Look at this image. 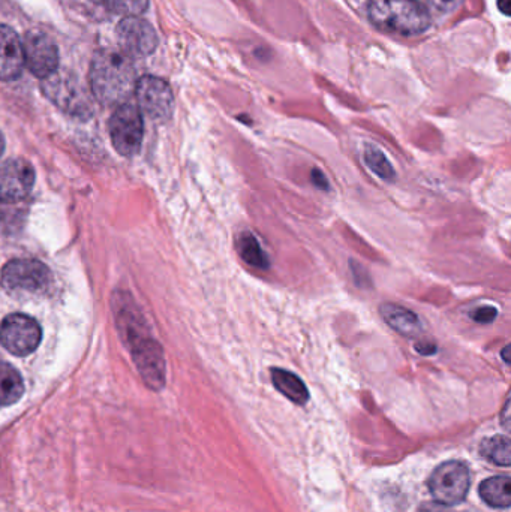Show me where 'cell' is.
Listing matches in <instances>:
<instances>
[{
	"label": "cell",
	"instance_id": "cell-1",
	"mask_svg": "<svg viewBox=\"0 0 511 512\" xmlns=\"http://www.w3.org/2000/svg\"><path fill=\"white\" fill-rule=\"evenodd\" d=\"M89 78L93 96L108 107L125 104L137 86L131 59L114 48L95 54Z\"/></svg>",
	"mask_w": 511,
	"mask_h": 512
},
{
	"label": "cell",
	"instance_id": "cell-2",
	"mask_svg": "<svg viewBox=\"0 0 511 512\" xmlns=\"http://www.w3.org/2000/svg\"><path fill=\"white\" fill-rule=\"evenodd\" d=\"M368 14L378 29L395 35H422L431 27V15L419 0H371Z\"/></svg>",
	"mask_w": 511,
	"mask_h": 512
},
{
	"label": "cell",
	"instance_id": "cell-3",
	"mask_svg": "<svg viewBox=\"0 0 511 512\" xmlns=\"http://www.w3.org/2000/svg\"><path fill=\"white\" fill-rule=\"evenodd\" d=\"M42 92L69 116L89 119L93 114V99L83 81L69 71H59L42 80Z\"/></svg>",
	"mask_w": 511,
	"mask_h": 512
},
{
	"label": "cell",
	"instance_id": "cell-4",
	"mask_svg": "<svg viewBox=\"0 0 511 512\" xmlns=\"http://www.w3.org/2000/svg\"><path fill=\"white\" fill-rule=\"evenodd\" d=\"M470 486V469L456 460L438 466L429 478V490L435 501L447 507L461 504L467 498Z\"/></svg>",
	"mask_w": 511,
	"mask_h": 512
},
{
	"label": "cell",
	"instance_id": "cell-5",
	"mask_svg": "<svg viewBox=\"0 0 511 512\" xmlns=\"http://www.w3.org/2000/svg\"><path fill=\"white\" fill-rule=\"evenodd\" d=\"M144 125L140 110L135 105H119L110 119V135L114 149L122 156L137 155L143 143Z\"/></svg>",
	"mask_w": 511,
	"mask_h": 512
},
{
	"label": "cell",
	"instance_id": "cell-6",
	"mask_svg": "<svg viewBox=\"0 0 511 512\" xmlns=\"http://www.w3.org/2000/svg\"><path fill=\"white\" fill-rule=\"evenodd\" d=\"M51 271L38 259H12L2 270V285L8 291L39 294L50 288Z\"/></svg>",
	"mask_w": 511,
	"mask_h": 512
},
{
	"label": "cell",
	"instance_id": "cell-7",
	"mask_svg": "<svg viewBox=\"0 0 511 512\" xmlns=\"http://www.w3.org/2000/svg\"><path fill=\"white\" fill-rule=\"evenodd\" d=\"M42 330L38 321L23 313L6 316L0 325V343L17 357H26L38 349Z\"/></svg>",
	"mask_w": 511,
	"mask_h": 512
},
{
	"label": "cell",
	"instance_id": "cell-8",
	"mask_svg": "<svg viewBox=\"0 0 511 512\" xmlns=\"http://www.w3.org/2000/svg\"><path fill=\"white\" fill-rule=\"evenodd\" d=\"M138 105L155 122H165L170 119L174 110V96L171 87L158 77L141 78L135 86Z\"/></svg>",
	"mask_w": 511,
	"mask_h": 512
},
{
	"label": "cell",
	"instance_id": "cell-9",
	"mask_svg": "<svg viewBox=\"0 0 511 512\" xmlns=\"http://www.w3.org/2000/svg\"><path fill=\"white\" fill-rule=\"evenodd\" d=\"M24 65L44 80L59 69V51L50 36L41 30H30L23 41Z\"/></svg>",
	"mask_w": 511,
	"mask_h": 512
},
{
	"label": "cell",
	"instance_id": "cell-10",
	"mask_svg": "<svg viewBox=\"0 0 511 512\" xmlns=\"http://www.w3.org/2000/svg\"><path fill=\"white\" fill-rule=\"evenodd\" d=\"M117 41L123 54L131 57H146L155 51L158 35L147 21L138 17H125L116 29Z\"/></svg>",
	"mask_w": 511,
	"mask_h": 512
},
{
	"label": "cell",
	"instance_id": "cell-11",
	"mask_svg": "<svg viewBox=\"0 0 511 512\" xmlns=\"http://www.w3.org/2000/svg\"><path fill=\"white\" fill-rule=\"evenodd\" d=\"M35 185V170L23 159L0 165V201L6 204L24 200Z\"/></svg>",
	"mask_w": 511,
	"mask_h": 512
},
{
	"label": "cell",
	"instance_id": "cell-12",
	"mask_svg": "<svg viewBox=\"0 0 511 512\" xmlns=\"http://www.w3.org/2000/svg\"><path fill=\"white\" fill-rule=\"evenodd\" d=\"M23 68V42L11 27L0 26V80H15Z\"/></svg>",
	"mask_w": 511,
	"mask_h": 512
},
{
	"label": "cell",
	"instance_id": "cell-13",
	"mask_svg": "<svg viewBox=\"0 0 511 512\" xmlns=\"http://www.w3.org/2000/svg\"><path fill=\"white\" fill-rule=\"evenodd\" d=\"M380 313L387 325H390L401 336L413 339L422 334V321L416 313L411 312L407 307L386 303L380 307Z\"/></svg>",
	"mask_w": 511,
	"mask_h": 512
},
{
	"label": "cell",
	"instance_id": "cell-14",
	"mask_svg": "<svg viewBox=\"0 0 511 512\" xmlns=\"http://www.w3.org/2000/svg\"><path fill=\"white\" fill-rule=\"evenodd\" d=\"M270 375L276 390L288 400L299 406H305L309 402L308 388L299 376L284 369H272Z\"/></svg>",
	"mask_w": 511,
	"mask_h": 512
},
{
	"label": "cell",
	"instance_id": "cell-15",
	"mask_svg": "<svg viewBox=\"0 0 511 512\" xmlns=\"http://www.w3.org/2000/svg\"><path fill=\"white\" fill-rule=\"evenodd\" d=\"M23 394L24 382L18 370L9 364H0V406L14 405Z\"/></svg>",
	"mask_w": 511,
	"mask_h": 512
},
{
	"label": "cell",
	"instance_id": "cell-16",
	"mask_svg": "<svg viewBox=\"0 0 511 512\" xmlns=\"http://www.w3.org/2000/svg\"><path fill=\"white\" fill-rule=\"evenodd\" d=\"M480 496L494 508H509L511 504V481L509 477H494L480 484Z\"/></svg>",
	"mask_w": 511,
	"mask_h": 512
},
{
	"label": "cell",
	"instance_id": "cell-17",
	"mask_svg": "<svg viewBox=\"0 0 511 512\" xmlns=\"http://www.w3.org/2000/svg\"><path fill=\"white\" fill-rule=\"evenodd\" d=\"M237 252L242 256L243 261L248 262L249 265L255 268L266 270L269 268L270 261L267 258L266 252L261 248L260 242L257 237L252 233L240 234L237 239Z\"/></svg>",
	"mask_w": 511,
	"mask_h": 512
},
{
	"label": "cell",
	"instance_id": "cell-18",
	"mask_svg": "<svg viewBox=\"0 0 511 512\" xmlns=\"http://www.w3.org/2000/svg\"><path fill=\"white\" fill-rule=\"evenodd\" d=\"M480 453L495 465L503 468H509L511 465V444L507 436L498 435L486 439L480 447Z\"/></svg>",
	"mask_w": 511,
	"mask_h": 512
},
{
	"label": "cell",
	"instance_id": "cell-19",
	"mask_svg": "<svg viewBox=\"0 0 511 512\" xmlns=\"http://www.w3.org/2000/svg\"><path fill=\"white\" fill-rule=\"evenodd\" d=\"M365 164L375 176L383 179L384 182H395L396 173L393 165L390 164L383 150L378 149L374 144H368L365 149Z\"/></svg>",
	"mask_w": 511,
	"mask_h": 512
},
{
	"label": "cell",
	"instance_id": "cell-20",
	"mask_svg": "<svg viewBox=\"0 0 511 512\" xmlns=\"http://www.w3.org/2000/svg\"><path fill=\"white\" fill-rule=\"evenodd\" d=\"M105 5L123 17H138L146 11L149 0H104Z\"/></svg>",
	"mask_w": 511,
	"mask_h": 512
},
{
	"label": "cell",
	"instance_id": "cell-21",
	"mask_svg": "<svg viewBox=\"0 0 511 512\" xmlns=\"http://www.w3.org/2000/svg\"><path fill=\"white\" fill-rule=\"evenodd\" d=\"M498 310L497 307L494 306H482L479 309L474 310L471 313V318L474 321L479 322V324H491L497 319Z\"/></svg>",
	"mask_w": 511,
	"mask_h": 512
},
{
	"label": "cell",
	"instance_id": "cell-22",
	"mask_svg": "<svg viewBox=\"0 0 511 512\" xmlns=\"http://www.w3.org/2000/svg\"><path fill=\"white\" fill-rule=\"evenodd\" d=\"M350 264L351 273H353L356 285L359 286V288H369V286H371V277H369V273L365 270V267L356 261H351Z\"/></svg>",
	"mask_w": 511,
	"mask_h": 512
},
{
	"label": "cell",
	"instance_id": "cell-23",
	"mask_svg": "<svg viewBox=\"0 0 511 512\" xmlns=\"http://www.w3.org/2000/svg\"><path fill=\"white\" fill-rule=\"evenodd\" d=\"M432 8L441 12H452L461 5L462 0H428Z\"/></svg>",
	"mask_w": 511,
	"mask_h": 512
},
{
	"label": "cell",
	"instance_id": "cell-24",
	"mask_svg": "<svg viewBox=\"0 0 511 512\" xmlns=\"http://www.w3.org/2000/svg\"><path fill=\"white\" fill-rule=\"evenodd\" d=\"M414 349L419 352L420 355H435L438 351V346L435 345L431 340H420L414 345Z\"/></svg>",
	"mask_w": 511,
	"mask_h": 512
},
{
	"label": "cell",
	"instance_id": "cell-25",
	"mask_svg": "<svg viewBox=\"0 0 511 512\" xmlns=\"http://www.w3.org/2000/svg\"><path fill=\"white\" fill-rule=\"evenodd\" d=\"M417 512H455L450 510L447 505L440 504V502H426V504L420 505Z\"/></svg>",
	"mask_w": 511,
	"mask_h": 512
},
{
	"label": "cell",
	"instance_id": "cell-26",
	"mask_svg": "<svg viewBox=\"0 0 511 512\" xmlns=\"http://www.w3.org/2000/svg\"><path fill=\"white\" fill-rule=\"evenodd\" d=\"M312 183H314L317 188L323 189V191H329V180H327V177L324 176V173H321L320 170H314L312 171Z\"/></svg>",
	"mask_w": 511,
	"mask_h": 512
},
{
	"label": "cell",
	"instance_id": "cell-27",
	"mask_svg": "<svg viewBox=\"0 0 511 512\" xmlns=\"http://www.w3.org/2000/svg\"><path fill=\"white\" fill-rule=\"evenodd\" d=\"M498 6H500V9L504 12V14H509L511 0H498Z\"/></svg>",
	"mask_w": 511,
	"mask_h": 512
},
{
	"label": "cell",
	"instance_id": "cell-28",
	"mask_svg": "<svg viewBox=\"0 0 511 512\" xmlns=\"http://www.w3.org/2000/svg\"><path fill=\"white\" fill-rule=\"evenodd\" d=\"M503 358L504 361H506L507 364H510V358H509V346H506L503 351Z\"/></svg>",
	"mask_w": 511,
	"mask_h": 512
},
{
	"label": "cell",
	"instance_id": "cell-29",
	"mask_svg": "<svg viewBox=\"0 0 511 512\" xmlns=\"http://www.w3.org/2000/svg\"><path fill=\"white\" fill-rule=\"evenodd\" d=\"M3 149H5V140H3V135L0 134V156L3 155Z\"/></svg>",
	"mask_w": 511,
	"mask_h": 512
}]
</instances>
